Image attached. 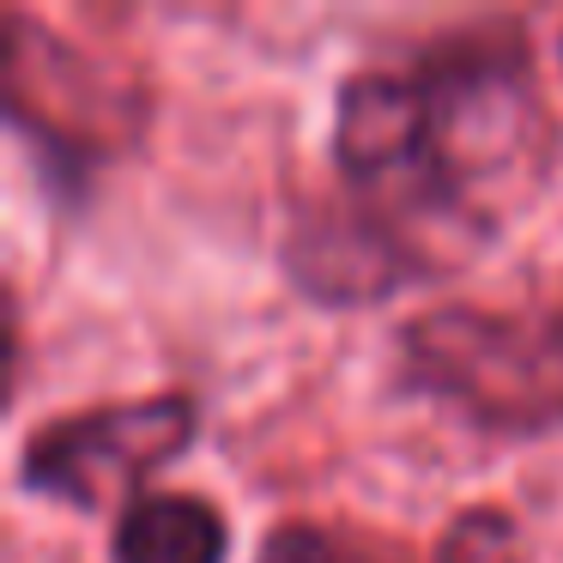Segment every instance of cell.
<instances>
[{"mask_svg":"<svg viewBox=\"0 0 563 563\" xmlns=\"http://www.w3.org/2000/svg\"><path fill=\"white\" fill-rule=\"evenodd\" d=\"M400 388L454 406L466 424L539 437L563 424V328L497 309H424L400 328Z\"/></svg>","mask_w":563,"mask_h":563,"instance_id":"cell-1","label":"cell"},{"mask_svg":"<svg viewBox=\"0 0 563 563\" xmlns=\"http://www.w3.org/2000/svg\"><path fill=\"white\" fill-rule=\"evenodd\" d=\"M200 430L195 394H134V400H103L86 412L49 418L31 430L19 449V485L31 497H55L74 509H98L115 503L122 509L146 497V478L164 473L176 454H188Z\"/></svg>","mask_w":563,"mask_h":563,"instance_id":"cell-2","label":"cell"},{"mask_svg":"<svg viewBox=\"0 0 563 563\" xmlns=\"http://www.w3.org/2000/svg\"><path fill=\"white\" fill-rule=\"evenodd\" d=\"M285 273L309 303H382V297L406 291V285L437 279V261L388 219V212L364 207L357 195L333 200V207H309L285 236Z\"/></svg>","mask_w":563,"mask_h":563,"instance_id":"cell-3","label":"cell"},{"mask_svg":"<svg viewBox=\"0 0 563 563\" xmlns=\"http://www.w3.org/2000/svg\"><path fill=\"white\" fill-rule=\"evenodd\" d=\"M110 563H231V527L195 490H146L115 515Z\"/></svg>","mask_w":563,"mask_h":563,"instance_id":"cell-4","label":"cell"},{"mask_svg":"<svg viewBox=\"0 0 563 563\" xmlns=\"http://www.w3.org/2000/svg\"><path fill=\"white\" fill-rule=\"evenodd\" d=\"M255 563H382V558L369 545H357V539H340L328 527H316V521H285L261 539Z\"/></svg>","mask_w":563,"mask_h":563,"instance_id":"cell-5","label":"cell"},{"mask_svg":"<svg viewBox=\"0 0 563 563\" xmlns=\"http://www.w3.org/2000/svg\"><path fill=\"white\" fill-rule=\"evenodd\" d=\"M437 563H521V539H515V521L497 509H466L461 521L442 533Z\"/></svg>","mask_w":563,"mask_h":563,"instance_id":"cell-6","label":"cell"},{"mask_svg":"<svg viewBox=\"0 0 563 563\" xmlns=\"http://www.w3.org/2000/svg\"><path fill=\"white\" fill-rule=\"evenodd\" d=\"M558 62H563V37H558Z\"/></svg>","mask_w":563,"mask_h":563,"instance_id":"cell-7","label":"cell"}]
</instances>
